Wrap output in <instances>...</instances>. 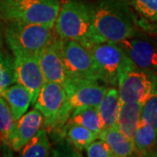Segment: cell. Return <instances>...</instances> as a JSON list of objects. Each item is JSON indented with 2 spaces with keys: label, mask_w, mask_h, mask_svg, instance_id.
<instances>
[{
  "label": "cell",
  "mask_w": 157,
  "mask_h": 157,
  "mask_svg": "<svg viewBox=\"0 0 157 157\" xmlns=\"http://www.w3.org/2000/svg\"><path fill=\"white\" fill-rule=\"evenodd\" d=\"M51 27L32 23L9 22L5 29V39L12 53L25 52L38 55L53 39Z\"/></svg>",
  "instance_id": "obj_4"
},
{
  "label": "cell",
  "mask_w": 157,
  "mask_h": 157,
  "mask_svg": "<svg viewBox=\"0 0 157 157\" xmlns=\"http://www.w3.org/2000/svg\"><path fill=\"white\" fill-rule=\"evenodd\" d=\"M50 141L45 130L40 128L21 149V156H48L50 154Z\"/></svg>",
  "instance_id": "obj_20"
},
{
  "label": "cell",
  "mask_w": 157,
  "mask_h": 157,
  "mask_svg": "<svg viewBox=\"0 0 157 157\" xmlns=\"http://www.w3.org/2000/svg\"><path fill=\"white\" fill-rule=\"evenodd\" d=\"M86 153L89 157H114L108 145L100 138L90 143L86 148Z\"/></svg>",
  "instance_id": "obj_26"
},
{
  "label": "cell",
  "mask_w": 157,
  "mask_h": 157,
  "mask_svg": "<svg viewBox=\"0 0 157 157\" xmlns=\"http://www.w3.org/2000/svg\"><path fill=\"white\" fill-rule=\"evenodd\" d=\"M45 125L42 113L34 108L25 113L15 121L11 135L6 143L15 151H20L34 135Z\"/></svg>",
  "instance_id": "obj_13"
},
{
  "label": "cell",
  "mask_w": 157,
  "mask_h": 157,
  "mask_svg": "<svg viewBox=\"0 0 157 157\" xmlns=\"http://www.w3.org/2000/svg\"><path fill=\"white\" fill-rule=\"evenodd\" d=\"M53 27L59 39L78 41L85 47L94 44L92 6L68 0L60 7Z\"/></svg>",
  "instance_id": "obj_2"
},
{
  "label": "cell",
  "mask_w": 157,
  "mask_h": 157,
  "mask_svg": "<svg viewBox=\"0 0 157 157\" xmlns=\"http://www.w3.org/2000/svg\"><path fill=\"white\" fill-rule=\"evenodd\" d=\"M124 53L157 86V48L144 39H126L118 43Z\"/></svg>",
  "instance_id": "obj_11"
},
{
  "label": "cell",
  "mask_w": 157,
  "mask_h": 157,
  "mask_svg": "<svg viewBox=\"0 0 157 157\" xmlns=\"http://www.w3.org/2000/svg\"><path fill=\"white\" fill-rule=\"evenodd\" d=\"M59 7V0H0V20L53 27Z\"/></svg>",
  "instance_id": "obj_3"
},
{
  "label": "cell",
  "mask_w": 157,
  "mask_h": 157,
  "mask_svg": "<svg viewBox=\"0 0 157 157\" xmlns=\"http://www.w3.org/2000/svg\"><path fill=\"white\" fill-rule=\"evenodd\" d=\"M157 128L140 122L134 135L135 154L140 156H157Z\"/></svg>",
  "instance_id": "obj_17"
},
{
  "label": "cell",
  "mask_w": 157,
  "mask_h": 157,
  "mask_svg": "<svg viewBox=\"0 0 157 157\" xmlns=\"http://www.w3.org/2000/svg\"><path fill=\"white\" fill-rule=\"evenodd\" d=\"M118 94L121 103H143L157 86L126 55L118 74Z\"/></svg>",
  "instance_id": "obj_6"
},
{
  "label": "cell",
  "mask_w": 157,
  "mask_h": 157,
  "mask_svg": "<svg viewBox=\"0 0 157 157\" xmlns=\"http://www.w3.org/2000/svg\"><path fill=\"white\" fill-rule=\"evenodd\" d=\"M68 122L80 125L98 135H100L102 131L101 119L97 107H86L73 111L69 118Z\"/></svg>",
  "instance_id": "obj_19"
},
{
  "label": "cell",
  "mask_w": 157,
  "mask_h": 157,
  "mask_svg": "<svg viewBox=\"0 0 157 157\" xmlns=\"http://www.w3.org/2000/svg\"><path fill=\"white\" fill-rule=\"evenodd\" d=\"M17 83L13 57L0 49V94Z\"/></svg>",
  "instance_id": "obj_22"
},
{
  "label": "cell",
  "mask_w": 157,
  "mask_h": 157,
  "mask_svg": "<svg viewBox=\"0 0 157 157\" xmlns=\"http://www.w3.org/2000/svg\"><path fill=\"white\" fill-rule=\"evenodd\" d=\"M15 124L11 109L6 100L0 95V135L2 139L7 141Z\"/></svg>",
  "instance_id": "obj_24"
},
{
  "label": "cell",
  "mask_w": 157,
  "mask_h": 157,
  "mask_svg": "<svg viewBox=\"0 0 157 157\" xmlns=\"http://www.w3.org/2000/svg\"><path fill=\"white\" fill-rule=\"evenodd\" d=\"M12 55L16 81L28 91L32 104L33 105L39 91L45 82L37 55L25 52H14Z\"/></svg>",
  "instance_id": "obj_10"
},
{
  "label": "cell",
  "mask_w": 157,
  "mask_h": 157,
  "mask_svg": "<svg viewBox=\"0 0 157 157\" xmlns=\"http://www.w3.org/2000/svg\"><path fill=\"white\" fill-rule=\"evenodd\" d=\"M61 41L59 38H53L37 55L45 82L64 85L67 79L62 57Z\"/></svg>",
  "instance_id": "obj_12"
},
{
  "label": "cell",
  "mask_w": 157,
  "mask_h": 157,
  "mask_svg": "<svg viewBox=\"0 0 157 157\" xmlns=\"http://www.w3.org/2000/svg\"><path fill=\"white\" fill-rule=\"evenodd\" d=\"M66 129L67 140L78 150L86 149L90 143L99 138L97 134L78 124L68 122Z\"/></svg>",
  "instance_id": "obj_21"
},
{
  "label": "cell",
  "mask_w": 157,
  "mask_h": 157,
  "mask_svg": "<svg viewBox=\"0 0 157 157\" xmlns=\"http://www.w3.org/2000/svg\"><path fill=\"white\" fill-rule=\"evenodd\" d=\"M120 99L116 87H108L107 93L97 106L102 130L116 127L120 108Z\"/></svg>",
  "instance_id": "obj_15"
},
{
  "label": "cell",
  "mask_w": 157,
  "mask_h": 157,
  "mask_svg": "<svg viewBox=\"0 0 157 157\" xmlns=\"http://www.w3.org/2000/svg\"><path fill=\"white\" fill-rule=\"evenodd\" d=\"M0 49H2V34H1V31H0Z\"/></svg>",
  "instance_id": "obj_27"
},
{
  "label": "cell",
  "mask_w": 157,
  "mask_h": 157,
  "mask_svg": "<svg viewBox=\"0 0 157 157\" xmlns=\"http://www.w3.org/2000/svg\"><path fill=\"white\" fill-rule=\"evenodd\" d=\"M33 105L44 116L45 127L50 129L65 125L73 113L64 85L57 82H45Z\"/></svg>",
  "instance_id": "obj_5"
},
{
  "label": "cell",
  "mask_w": 157,
  "mask_h": 157,
  "mask_svg": "<svg viewBox=\"0 0 157 157\" xmlns=\"http://www.w3.org/2000/svg\"><path fill=\"white\" fill-rule=\"evenodd\" d=\"M64 86L73 112L97 107L108 88L94 79H67Z\"/></svg>",
  "instance_id": "obj_9"
},
{
  "label": "cell",
  "mask_w": 157,
  "mask_h": 157,
  "mask_svg": "<svg viewBox=\"0 0 157 157\" xmlns=\"http://www.w3.org/2000/svg\"><path fill=\"white\" fill-rule=\"evenodd\" d=\"M92 11L94 43H119L136 36L125 0H101L92 6Z\"/></svg>",
  "instance_id": "obj_1"
},
{
  "label": "cell",
  "mask_w": 157,
  "mask_h": 157,
  "mask_svg": "<svg viewBox=\"0 0 157 157\" xmlns=\"http://www.w3.org/2000/svg\"><path fill=\"white\" fill-rule=\"evenodd\" d=\"M156 150H157V135H156Z\"/></svg>",
  "instance_id": "obj_28"
},
{
  "label": "cell",
  "mask_w": 157,
  "mask_h": 157,
  "mask_svg": "<svg viewBox=\"0 0 157 157\" xmlns=\"http://www.w3.org/2000/svg\"><path fill=\"white\" fill-rule=\"evenodd\" d=\"M99 138L108 145L114 157L131 156L135 153L133 140L122 134L117 127L103 129Z\"/></svg>",
  "instance_id": "obj_18"
},
{
  "label": "cell",
  "mask_w": 157,
  "mask_h": 157,
  "mask_svg": "<svg viewBox=\"0 0 157 157\" xmlns=\"http://www.w3.org/2000/svg\"><path fill=\"white\" fill-rule=\"evenodd\" d=\"M61 40L62 57L67 79H94L99 81L89 50L78 41Z\"/></svg>",
  "instance_id": "obj_8"
},
{
  "label": "cell",
  "mask_w": 157,
  "mask_h": 157,
  "mask_svg": "<svg viewBox=\"0 0 157 157\" xmlns=\"http://www.w3.org/2000/svg\"><path fill=\"white\" fill-rule=\"evenodd\" d=\"M140 122L157 128V88L143 103Z\"/></svg>",
  "instance_id": "obj_23"
},
{
  "label": "cell",
  "mask_w": 157,
  "mask_h": 157,
  "mask_svg": "<svg viewBox=\"0 0 157 157\" xmlns=\"http://www.w3.org/2000/svg\"><path fill=\"white\" fill-rule=\"evenodd\" d=\"M141 107L142 104L139 102L121 103L120 105L116 127L132 140L140 123Z\"/></svg>",
  "instance_id": "obj_14"
},
{
  "label": "cell",
  "mask_w": 157,
  "mask_h": 157,
  "mask_svg": "<svg viewBox=\"0 0 157 157\" xmlns=\"http://www.w3.org/2000/svg\"><path fill=\"white\" fill-rule=\"evenodd\" d=\"M129 2L143 17L157 22V0H129Z\"/></svg>",
  "instance_id": "obj_25"
},
{
  "label": "cell",
  "mask_w": 157,
  "mask_h": 157,
  "mask_svg": "<svg viewBox=\"0 0 157 157\" xmlns=\"http://www.w3.org/2000/svg\"><path fill=\"white\" fill-rule=\"evenodd\" d=\"M0 95L9 105L15 121L27 112L30 105L32 104L29 92L25 87L18 83H15L7 87L0 94Z\"/></svg>",
  "instance_id": "obj_16"
},
{
  "label": "cell",
  "mask_w": 157,
  "mask_h": 157,
  "mask_svg": "<svg viewBox=\"0 0 157 157\" xmlns=\"http://www.w3.org/2000/svg\"><path fill=\"white\" fill-rule=\"evenodd\" d=\"M93 57L99 80L116 86L118 74L126 54L118 43L99 42L86 47Z\"/></svg>",
  "instance_id": "obj_7"
}]
</instances>
